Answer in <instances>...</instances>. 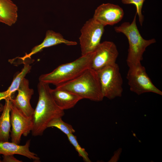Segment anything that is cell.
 <instances>
[{"label": "cell", "instance_id": "cell-21", "mask_svg": "<svg viewBox=\"0 0 162 162\" xmlns=\"http://www.w3.org/2000/svg\"><path fill=\"white\" fill-rule=\"evenodd\" d=\"M2 162H22L17 159L14 156V155H3Z\"/></svg>", "mask_w": 162, "mask_h": 162}, {"label": "cell", "instance_id": "cell-23", "mask_svg": "<svg viewBox=\"0 0 162 162\" xmlns=\"http://www.w3.org/2000/svg\"><path fill=\"white\" fill-rule=\"evenodd\" d=\"M2 162V161L0 160V162Z\"/></svg>", "mask_w": 162, "mask_h": 162}, {"label": "cell", "instance_id": "cell-9", "mask_svg": "<svg viewBox=\"0 0 162 162\" xmlns=\"http://www.w3.org/2000/svg\"><path fill=\"white\" fill-rule=\"evenodd\" d=\"M118 54L117 47L113 42L105 41L100 43L94 52L91 68L98 71L115 64Z\"/></svg>", "mask_w": 162, "mask_h": 162}, {"label": "cell", "instance_id": "cell-2", "mask_svg": "<svg viewBox=\"0 0 162 162\" xmlns=\"http://www.w3.org/2000/svg\"><path fill=\"white\" fill-rule=\"evenodd\" d=\"M56 87L70 92L82 99L99 101L104 98L98 72L91 68L75 79L57 86Z\"/></svg>", "mask_w": 162, "mask_h": 162}, {"label": "cell", "instance_id": "cell-12", "mask_svg": "<svg viewBox=\"0 0 162 162\" xmlns=\"http://www.w3.org/2000/svg\"><path fill=\"white\" fill-rule=\"evenodd\" d=\"M62 44L68 46L75 45L77 44L75 41L65 39L59 33L48 30L46 32L45 38L42 43L34 46L29 53H26L23 57L18 58L24 61L27 58H30L32 56L40 52L44 48Z\"/></svg>", "mask_w": 162, "mask_h": 162}, {"label": "cell", "instance_id": "cell-22", "mask_svg": "<svg viewBox=\"0 0 162 162\" xmlns=\"http://www.w3.org/2000/svg\"><path fill=\"white\" fill-rule=\"evenodd\" d=\"M3 109V106L2 105L0 106V114L1 112L2 111Z\"/></svg>", "mask_w": 162, "mask_h": 162}, {"label": "cell", "instance_id": "cell-6", "mask_svg": "<svg viewBox=\"0 0 162 162\" xmlns=\"http://www.w3.org/2000/svg\"><path fill=\"white\" fill-rule=\"evenodd\" d=\"M104 27L92 18L86 22L81 30L79 38L81 56L95 51L100 43Z\"/></svg>", "mask_w": 162, "mask_h": 162}, {"label": "cell", "instance_id": "cell-8", "mask_svg": "<svg viewBox=\"0 0 162 162\" xmlns=\"http://www.w3.org/2000/svg\"><path fill=\"white\" fill-rule=\"evenodd\" d=\"M10 121L12 126L10 136L12 142L19 144L22 135L27 136L31 132L32 117L25 116L10 101Z\"/></svg>", "mask_w": 162, "mask_h": 162}, {"label": "cell", "instance_id": "cell-19", "mask_svg": "<svg viewBox=\"0 0 162 162\" xmlns=\"http://www.w3.org/2000/svg\"><path fill=\"white\" fill-rule=\"evenodd\" d=\"M70 143L74 146L76 151L78 152L79 156L82 158L83 160L86 162H90L88 154L84 148L81 147L79 144L76 137L73 134L67 136Z\"/></svg>", "mask_w": 162, "mask_h": 162}, {"label": "cell", "instance_id": "cell-17", "mask_svg": "<svg viewBox=\"0 0 162 162\" xmlns=\"http://www.w3.org/2000/svg\"><path fill=\"white\" fill-rule=\"evenodd\" d=\"M24 67L21 71L18 73L14 76L10 86L5 91L0 92V101L3 99L13 98V95L17 91L22 81L25 78L26 75L29 73L31 69L32 66L28 64L24 63Z\"/></svg>", "mask_w": 162, "mask_h": 162}, {"label": "cell", "instance_id": "cell-5", "mask_svg": "<svg viewBox=\"0 0 162 162\" xmlns=\"http://www.w3.org/2000/svg\"><path fill=\"white\" fill-rule=\"evenodd\" d=\"M97 71L104 97L112 99L121 96L123 81L118 64L116 63Z\"/></svg>", "mask_w": 162, "mask_h": 162}, {"label": "cell", "instance_id": "cell-11", "mask_svg": "<svg viewBox=\"0 0 162 162\" xmlns=\"http://www.w3.org/2000/svg\"><path fill=\"white\" fill-rule=\"evenodd\" d=\"M17 91L18 94L16 97L9 100L25 116L32 117L34 109L32 107L30 101L34 91L29 87L28 79L25 78L23 79Z\"/></svg>", "mask_w": 162, "mask_h": 162}, {"label": "cell", "instance_id": "cell-13", "mask_svg": "<svg viewBox=\"0 0 162 162\" xmlns=\"http://www.w3.org/2000/svg\"><path fill=\"white\" fill-rule=\"evenodd\" d=\"M30 141V140H28L24 145H20L8 141L0 142V154H19L32 160L35 162H40V158L37 155L29 150Z\"/></svg>", "mask_w": 162, "mask_h": 162}, {"label": "cell", "instance_id": "cell-18", "mask_svg": "<svg viewBox=\"0 0 162 162\" xmlns=\"http://www.w3.org/2000/svg\"><path fill=\"white\" fill-rule=\"evenodd\" d=\"M62 117H57L51 120L47 125V128L50 127L56 128L67 136L75 132V130L72 126L64 122L62 118Z\"/></svg>", "mask_w": 162, "mask_h": 162}, {"label": "cell", "instance_id": "cell-1", "mask_svg": "<svg viewBox=\"0 0 162 162\" xmlns=\"http://www.w3.org/2000/svg\"><path fill=\"white\" fill-rule=\"evenodd\" d=\"M37 87L38 100L32 116L31 132L34 136L42 135L51 120L64 115V110L61 109L54 101L49 84L39 82Z\"/></svg>", "mask_w": 162, "mask_h": 162}, {"label": "cell", "instance_id": "cell-16", "mask_svg": "<svg viewBox=\"0 0 162 162\" xmlns=\"http://www.w3.org/2000/svg\"><path fill=\"white\" fill-rule=\"evenodd\" d=\"M5 100V104L3 106L2 112L0 116V142H8L11 131L10 102L8 98Z\"/></svg>", "mask_w": 162, "mask_h": 162}, {"label": "cell", "instance_id": "cell-14", "mask_svg": "<svg viewBox=\"0 0 162 162\" xmlns=\"http://www.w3.org/2000/svg\"><path fill=\"white\" fill-rule=\"evenodd\" d=\"M51 92L57 105L62 110L74 107L82 98L78 95L64 89L56 88L51 89Z\"/></svg>", "mask_w": 162, "mask_h": 162}, {"label": "cell", "instance_id": "cell-4", "mask_svg": "<svg viewBox=\"0 0 162 162\" xmlns=\"http://www.w3.org/2000/svg\"><path fill=\"white\" fill-rule=\"evenodd\" d=\"M94 52L81 56L71 62L61 64L51 72L42 74L39 82L56 86L69 81L91 68Z\"/></svg>", "mask_w": 162, "mask_h": 162}, {"label": "cell", "instance_id": "cell-3", "mask_svg": "<svg viewBox=\"0 0 162 162\" xmlns=\"http://www.w3.org/2000/svg\"><path fill=\"white\" fill-rule=\"evenodd\" d=\"M136 14L131 23L125 22L120 26L114 27L117 33H121L127 37L129 48L126 62L129 68L141 64L143 55L146 48L156 42L155 39H144L141 35L137 26Z\"/></svg>", "mask_w": 162, "mask_h": 162}, {"label": "cell", "instance_id": "cell-20", "mask_svg": "<svg viewBox=\"0 0 162 162\" xmlns=\"http://www.w3.org/2000/svg\"><path fill=\"white\" fill-rule=\"evenodd\" d=\"M145 0H121L124 4H133L136 8V15L138 16L140 23L142 26L144 21V16L142 13V9Z\"/></svg>", "mask_w": 162, "mask_h": 162}, {"label": "cell", "instance_id": "cell-15", "mask_svg": "<svg viewBox=\"0 0 162 162\" xmlns=\"http://www.w3.org/2000/svg\"><path fill=\"white\" fill-rule=\"evenodd\" d=\"M18 8L11 0H0V22L11 26L16 21Z\"/></svg>", "mask_w": 162, "mask_h": 162}, {"label": "cell", "instance_id": "cell-7", "mask_svg": "<svg viewBox=\"0 0 162 162\" xmlns=\"http://www.w3.org/2000/svg\"><path fill=\"white\" fill-rule=\"evenodd\" d=\"M127 79L131 91L138 94L151 92L162 95V92L153 84L142 64L129 68Z\"/></svg>", "mask_w": 162, "mask_h": 162}, {"label": "cell", "instance_id": "cell-10", "mask_svg": "<svg viewBox=\"0 0 162 162\" xmlns=\"http://www.w3.org/2000/svg\"><path fill=\"white\" fill-rule=\"evenodd\" d=\"M124 14L123 9L118 5L103 3L96 9L92 18L104 26L113 25L121 20Z\"/></svg>", "mask_w": 162, "mask_h": 162}]
</instances>
